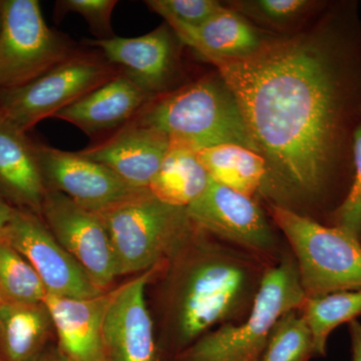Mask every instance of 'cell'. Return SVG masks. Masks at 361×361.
I'll list each match as a JSON object with an SVG mask.
<instances>
[{"instance_id": "6da1fadb", "label": "cell", "mask_w": 361, "mask_h": 361, "mask_svg": "<svg viewBox=\"0 0 361 361\" xmlns=\"http://www.w3.org/2000/svg\"><path fill=\"white\" fill-rule=\"evenodd\" d=\"M357 13L355 2L327 4L310 27L215 66L265 161L260 192L274 205L323 203L351 183L361 125Z\"/></svg>"}, {"instance_id": "7a4b0ae2", "label": "cell", "mask_w": 361, "mask_h": 361, "mask_svg": "<svg viewBox=\"0 0 361 361\" xmlns=\"http://www.w3.org/2000/svg\"><path fill=\"white\" fill-rule=\"evenodd\" d=\"M132 121L197 152L233 144L257 153L237 97L218 71L155 97Z\"/></svg>"}, {"instance_id": "3957f363", "label": "cell", "mask_w": 361, "mask_h": 361, "mask_svg": "<svg viewBox=\"0 0 361 361\" xmlns=\"http://www.w3.org/2000/svg\"><path fill=\"white\" fill-rule=\"evenodd\" d=\"M248 265L232 254L197 252L182 268L173 297V322L189 346L214 325L229 319L253 294Z\"/></svg>"}, {"instance_id": "277c9868", "label": "cell", "mask_w": 361, "mask_h": 361, "mask_svg": "<svg viewBox=\"0 0 361 361\" xmlns=\"http://www.w3.org/2000/svg\"><path fill=\"white\" fill-rule=\"evenodd\" d=\"M305 299L296 263L286 259L261 278L245 320L204 334L180 361H258L278 320L300 310Z\"/></svg>"}, {"instance_id": "5b68a950", "label": "cell", "mask_w": 361, "mask_h": 361, "mask_svg": "<svg viewBox=\"0 0 361 361\" xmlns=\"http://www.w3.org/2000/svg\"><path fill=\"white\" fill-rule=\"evenodd\" d=\"M97 214L110 236L118 276L160 265L197 228L187 208L163 203L149 190Z\"/></svg>"}, {"instance_id": "8992f818", "label": "cell", "mask_w": 361, "mask_h": 361, "mask_svg": "<svg viewBox=\"0 0 361 361\" xmlns=\"http://www.w3.org/2000/svg\"><path fill=\"white\" fill-rule=\"evenodd\" d=\"M270 210L295 254L306 298L361 289L360 240L286 207L272 204Z\"/></svg>"}, {"instance_id": "52a82bcc", "label": "cell", "mask_w": 361, "mask_h": 361, "mask_svg": "<svg viewBox=\"0 0 361 361\" xmlns=\"http://www.w3.org/2000/svg\"><path fill=\"white\" fill-rule=\"evenodd\" d=\"M120 73L101 52L78 51L32 82L0 90V116L27 133Z\"/></svg>"}, {"instance_id": "ba28073f", "label": "cell", "mask_w": 361, "mask_h": 361, "mask_svg": "<svg viewBox=\"0 0 361 361\" xmlns=\"http://www.w3.org/2000/svg\"><path fill=\"white\" fill-rule=\"evenodd\" d=\"M78 51L47 26L37 0H0V90L32 82Z\"/></svg>"}, {"instance_id": "9c48e42d", "label": "cell", "mask_w": 361, "mask_h": 361, "mask_svg": "<svg viewBox=\"0 0 361 361\" xmlns=\"http://www.w3.org/2000/svg\"><path fill=\"white\" fill-rule=\"evenodd\" d=\"M0 239L16 249L39 275L47 294L90 299L103 295L85 270L63 247L37 214L16 208Z\"/></svg>"}, {"instance_id": "30bf717a", "label": "cell", "mask_w": 361, "mask_h": 361, "mask_svg": "<svg viewBox=\"0 0 361 361\" xmlns=\"http://www.w3.org/2000/svg\"><path fill=\"white\" fill-rule=\"evenodd\" d=\"M40 216L97 287L104 290L118 276L110 236L97 213L47 190Z\"/></svg>"}, {"instance_id": "8fae6325", "label": "cell", "mask_w": 361, "mask_h": 361, "mask_svg": "<svg viewBox=\"0 0 361 361\" xmlns=\"http://www.w3.org/2000/svg\"><path fill=\"white\" fill-rule=\"evenodd\" d=\"M35 148L47 189L65 195L92 212H102L148 191L130 186L106 166L78 152L61 151L40 142H35Z\"/></svg>"}, {"instance_id": "7c38bea8", "label": "cell", "mask_w": 361, "mask_h": 361, "mask_svg": "<svg viewBox=\"0 0 361 361\" xmlns=\"http://www.w3.org/2000/svg\"><path fill=\"white\" fill-rule=\"evenodd\" d=\"M122 73L155 97L175 90L180 73L182 42L165 23L135 37L87 40Z\"/></svg>"}, {"instance_id": "4fadbf2b", "label": "cell", "mask_w": 361, "mask_h": 361, "mask_svg": "<svg viewBox=\"0 0 361 361\" xmlns=\"http://www.w3.org/2000/svg\"><path fill=\"white\" fill-rule=\"evenodd\" d=\"M160 265L111 290L103 339L108 361H159L153 320L145 292Z\"/></svg>"}, {"instance_id": "5bb4252c", "label": "cell", "mask_w": 361, "mask_h": 361, "mask_svg": "<svg viewBox=\"0 0 361 361\" xmlns=\"http://www.w3.org/2000/svg\"><path fill=\"white\" fill-rule=\"evenodd\" d=\"M187 213L198 229L233 243L260 252L274 246L272 228L253 198L212 179L200 198L187 207Z\"/></svg>"}, {"instance_id": "9a60e30c", "label": "cell", "mask_w": 361, "mask_h": 361, "mask_svg": "<svg viewBox=\"0 0 361 361\" xmlns=\"http://www.w3.org/2000/svg\"><path fill=\"white\" fill-rule=\"evenodd\" d=\"M170 146L160 130L130 121L104 141L78 154L106 166L137 189H148Z\"/></svg>"}, {"instance_id": "2e32d148", "label": "cell", "mask_w": 361, "mask_h": 361, "mask_svg": "<svg viewBox=\"0 0 361 361\" xmlns=\"http://www.w3.org/2000/svg\"><path fill=\"white\" fill-rule=\"evenodd\" d=\"M111 291L90 299L47 294L44 303L58 336L63 361H108L104 351L103 322Z\"/></svg>"}, {"instance_id": "e0dca14e", "label": "cell", "mask_w": 361, "mask_h": 361, "mask_svg": "<svg viewBox=\"0 0 361 361\" xmlns=\"http://www.w3.org/2000/svg\"><path fill=\"white\" fill-rule=\"evenodd\" d=\"M154 97L121 71L54 118L75 126L89 135L114 132L130 123Z\"/></svg>"}, {"instance_id": "ac0fdd59", "label": "cell", "mask_w": 361, "mask_h": 361, "mask_svg": "<svg viewBox=\"0 0 361 361\" xmlns=\"http://www.w3.org/2000/svg\"><path fill=\"white\" fill-rule=\"evenodd\" d=\"M172 30L185 47L214 66L249 58L278 37L260 30L226 6L203 25Z\"/></svg>"}, {"instance_id": "d6986e66", "label": "cell", "mask_w": 361, "mask_h": 361, "mask_svg": "<svg viewBox=\"0 0 361 361\" xmlns=\"http://www.w3.org/2000/svg\"><path fill=\"white\" fill-rule=\"evenodd\" d=\"M0 190L21 210L40 216L45 187L35 142L0 116Z\"/></svg>"}, {"instance_id": "ffe728a7", "label": "cell", "mask_w": 361, "mask_h": 361, "mask_svg": "<svg viewBox=\"0 0 361 361\" xmlns=\"http://www.w3.org/2000/svg\"><path fill=\"white\" fill-rule=\"evenodd\" d=\"M210 176L199 160L198 152L170 141L149 193L168 205L187 208L200 198L210 184Z\"/></svg>"}, {"instance_id": "44dd1931", "label": "cell", "mask_w": 361, "mask_h": 361, "mask_svg": "<svg viewBox=\"0 0 361 361\" xmlns=\"http://www.w3.org/2000/svg\"><path fill=\"white\" fill-rule=\"evenodd\" d=\"M52 325L44 303L0 304V361H35Z\"/></svg>"}, {"instance_id": "7402d4cb", "label": "cell", "mask_w": 361, "mask_h": 361, "mask_svg": "<svg viewBox=\"0 0 361 361\" xmlns=\"http://www.w3.org/2000/svg\"><path fill=\"white\" fill-rule=\"evenodd\" d=\"M198 157L211 179L218 184L250 197L260 191L266 165L256 152L225 144L201 149Z\"/></svg>"}, {"instance_id": "603a6c76", "label": "cell", "mask_w": 361, "mask_h": 361, "mask_svg": "<svg viewBox=\"0 0 361 361\" xmlns=\"http://www.w3.org/2000/svg\"><path fill=\"white\" fill-rule=\"evenodd\" d=\"M326 2L314 0H233L225 6L257 26L276 35H289L302 30L301 26Z\"/></svg>"}, {"instance_id": "cb8c5ba5", "label": "cell", "mask_w": 361, "mask_h": 361, "mask_svg": "<svg viewBox=\"0 0 361 361\" xmlns=\"http://www.w3.org/2000/svg\"><path fill=\"white\" fill-rule=\"evenodd\" d=\"M300 310L312 336L314 355L324 356L331 332L361 315V289L307 297Z\"/></svg>"}, {"instance_id": "d4e9b609", "label": "cell", "mask_w": 361, "mask_h": 361, "mask_svg": "<svg viewBox=\"0 0 361 361\" xmlns=\"http://www.w3.org/2000/svg\"><path fill=\"white\" fill-rule=\"evenodd\" d=\"M0 293L11 302H44L47 290L30 263L0 239Z\"/></svg>"}, {"instance_id": "484cf974", "label": "cell", "mask_w": 361, "mask_h": 361, "mask_svg": "<svg viewBox=\"0 0 361 361\" xmlns=\"http://www.w3.org/2000/svg\"><path fill=\"white\" fill-rule=\"evenodd\" d=\"M313 355L307 323L298 310H293L278 320L258 361H308Z\"/></svg>"}, {"instance_id": "4316f807", "label": "cell", "mask_w": 361, "mask_h": 361, "mask_svg": "<svg viewBox=\"0 0 361 361\" xmlns=\"http://www.w3.org/2000/svg\"><path fill=\"white\" fill-rule=\"evenodd\" d=\"M145 4L171 28L203 25L225 7L216 0H147Z\"/></svg>"}, {"instance_id": "83f0119b", "label": "cell", "mask_w": 361, "mask_h": 361, "mask_svg": "<svg viewBox=\"0 0 361 361\" xmlns=\"http://www.w3.org/2000/svg\"><path fill=\"white\" fill-rule=\"evenodd\" d=\"M353 179L348 193L334 209V226L361 241V125L353 135Z\"/></svg>"}, {"instance_id": "f1b7e54d", "label": "cell", "mask_w": 361, "mask_h": 361, "mask_svg": "<svg viewBox=\"0 0 361 361\" xmlns=\"http://www.w3.org/2000/svg\"><path fill=\"white\" fill-rule=\"evenodd\" d=\"M116 4V0H59L54 13L61 18L70 13L80 14L97 39H109L116 37L111 16Z\"/></svg>"}, {"instance_id": "f546056e", "label": "cell", "mask_w": 361, "mask_h": 361, "mask_svg": "<svg viewBox=\"0 0 361 361\" xmlns=\"http://www.w3.org/2000/svg\"><path fill=\"white\" fill-rule=\"evenodd\" d=\"M349 334L353 349V361H361V323L357 320L349 323Z\"/></svg>"}, {"instance_id": "4dcf8cb0", "label": "cell", "mask_w": 361, "mask_h": 361, "mask_svg": "<svg viewBox=\"0 0 361 361\" xmlns=\"http://www.w3.org/2000/svg\"><path fill=\"white\" fill-rule=\"evenodd\" d=\"M14 211H16V207L9 205L4 198L0 197V233L4 231L8 223L11 222Z\"/></svg>"}, {"instance_id": "1f68e13d", "label": "cell", "mask_w": 361, "mask_h": 361, "mask_svg": "<svg viewBox=\"0 0 361 361\" xmlns=\"http://www.w3.org/2000/svg\"><path fill=\"white\" fill-rule=\"evenodd\" d=\"M35 361H63L61 360V356H42L40 355L39 358H37Z\"/></svg>"}, {"instance_id": "d6a6232c", "label": "cell", "mask_w": 361, "mask_h": 361, "mask_svg": "<svg viewBox=\"0 0 361 361\" xmlns=\"http://www.w3.org/2000/svg\"><path fill=\"white\" fill-rule=\"evenodd\" d=\"M2 301H4V296L1 295V293H0V304L2 303Z\"/></svg>"}]
</instances>
